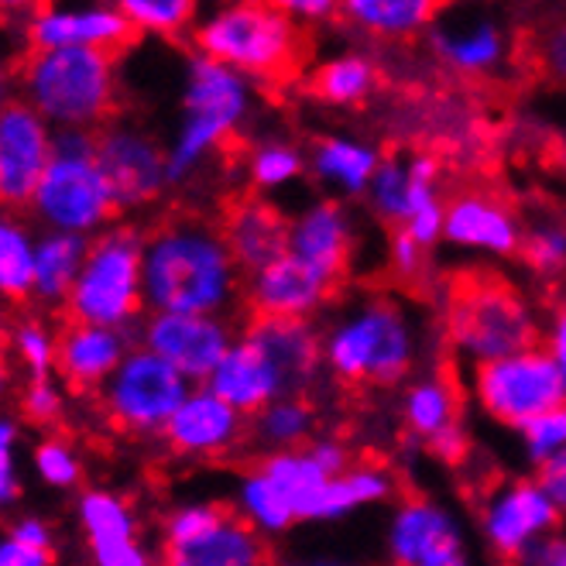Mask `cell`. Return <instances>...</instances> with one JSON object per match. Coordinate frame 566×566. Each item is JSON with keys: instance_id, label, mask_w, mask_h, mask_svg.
<instances>
[{"instance_id": "cell-46", "label": "cell", "mask_w": 566, "mask_h": 566, "mask_svg": "<svg viewBox=\"0 0 566 566\" xmlns=\"http://www.w3.org/2000/svg\"><path fill=\"white\" fill-rule=\"evenodd\" d=\"M21 412L35 426H52L62 412V395L49 378H31V385L21 395Z\"/></svg>"}, {"instance_id": "cell-21", "label": "cell", "mask_w": 566, "mask_h": 566, "mask_svg": "<svg viewBox=\"0 0 566 566\" xmlns=\"http://www.w3.org/2000/svg\"><path fill=\"white\" fill-rule=\"evenodd\" d=\"M289 254L313 264V269H319L337 285H347L350 254H354V234H350L347 210L340 203H333V199H323V203H313L306 213H298L292 220Z\"/></svg>"}, {"instance_id": "cell-48", "label": "cell", "mask_w": 566, "mask_h": 566, "mask_svg": "<svg viewBox=\"0 0 566 566\" xmlns=\"http://www.w3.org/2000/svg\"><path fill=\"white\" fill-rule=\"evenodd\" d=\"M388 248H391V269L402 282H422L426 275V264H422V248L409 238L406 227L388 230Z\"/></svg>"}, {"instance_id": "cell-40", "label": "cell", "mask_w": 566, "mask_h": 566, "mask_svg": "<svg viewBox=\"0 0 566 566\" xmlns=\"http://www.w3.org/2000/svg\"><path fill=\"white\" fill-rule=\"evenodd\" d=\"M518 254H522V261L528 264V269H536L543 275L563 272L566 269V227H559V223H536L522 238Z\"/></svg>"}, {"instance_id": "cell-16", "label": "cell", "mask_w": 566, "mask_h": 566, "mask_svg": "<svg viewBox=\"0 0 566 566\" xmlns=\"http://www.w3.org/2000/svg\"><path fill=\"white\" fill-rule=\"evenodd\" d=\"M556 522L559 512L553 509V502L536 481H512L502 491H491L484 509L488 543L509 566H515L536 546V536L549 532Z\"/></svg>"}, {"instance_id": "cell-8", "label": "cell", "mask_w": 566, "mask_h": 566, "mask_svg": "<svg viewBox=\"0 0 566 566\" xmlns=\"http://www.w3.org/2000/svg\"><path fill=\"white\" fill-rule=\"evenodd\" d=\"M474 395L494 422L522 429L543 412L566 406V381L556 368L553 354L536 347L515 357L478 364Z\"/></svg>"}, {"instance_id": "cell-32", "label": "cell", "mask_w": 566, "mask_h": 566, "mask_svg": "<svg viewBox=\"0 0 566 566\" xmlns=\"http://www.w3.org/2000/svg\"><path fill=\"white\" fill-rule=\"evenodd\" d=\"M340 11L354 21L378 31V35H412L416 28L437 21L443 4L429 0H347Z\"/></svg>"}, {"instance_id": "cell-24", "label": "cell", "mask_w": 566, "mask_h": 566, "mask_svg": "<svg viewBox=\"0 0 566 566\" xmlns=\"http://www.w3.org/2000/svg\"><path fill=\"white\" fill-rule=\"evenodd\" d=\"M165 566H272V549L258 528L234 512L186 546H165Z\"/></svg>"}, {"instance_id": "cell-30", "label": "cell", "mask_w": 566, "mask_h": 566, "mask_svg": "<svg viewBox=\"0 0 566 566\" xmlns=\"http://www.w3.org/2000/svg\"><path fill=\"white\" fill-rule=\"evenodd\" d=\"M381 158L364 148L357 142H344V138H323L313 148V172L319 179H329L333 186H340L347 192H360L368 189L375 172H378Z\"/></svg>"}, {"instance_id": "cell-42", "label": "cell", "mask_w": 566, "mask_h": 566, "mask_svg": "<svg viewBox=\"0 0 566 566\" xmlns=\"http://www.w3.org/2000/svg\"><path fill=\"white\" fill-rule=\"evenodd\" d=\"M14 350L24 368L31 371V378H49V371L55 368V357H59V340L42 323L28 319L14 329Z\"/></svg>"}, {"instance_id": "cell-11", "label": "cell", "mask_w": 566, "mask_h": 566, "mask_svg": "<svg viewBox=\"0 0 566 566\" xmlns=\"http://www.w3.org/2000/svg\"><path fill=\"white\" fill-rule=\"evenodd\" d=\"M96 165L104 172L117 210H138L148 207L169 186L165 172V151L155 145L151 135L130 124H104L96 130Z\"/></svg>"}, {"instance_id": "cell-47", "label": "cell", "mask_w": 566, "mask_h": 566, "mask_svg": "<svg viewBox=\"0 0 566 566\" xmlns=\"http://www.w3.org/2000/svg\"><path fill=\"white\" fill-rule=\"evenodd\" d=\"M14 450H18V426L14 419H0V509L14 505L21 494Z\"/></svg>"}, {"instance_id": "cell-15", "label": "cell", "mask_w": 566, "mask_h": 566, "mask_svg": "<svg viewBox=\"0 0 566 566\" xmlns=\"http://www.w3.org/2000/svg\"><path fill=\"white\" fill-rule=\"evenodd\" d=\"M344 285L326 279L313 264L285 254L269 264L264 272L248 279L244 306L248 316H285V319H310L323 303H329Z\"/></svg>"}, {"instance_id": "cell-39", "label": "cell", "mask_w": 566, "mask_h": 566, "mask_svg": "<svg viewBox=\"0 0 566 566\" xmlns=\"http://www.w3.org/2000/svg\"><path fill=\"white\" fill-rule=\"evenodd\" d=\"M248 169H251V182L258 189H272V186H282L303 172V155H298L292 145L264 142L251 151Z\"/></svg>"}, {"instance_id": "cell-35", "label": "cell", "mask_w": 566, "mask_h": 566, "mask_svg": "<svg viewBox=\"0 0 566 566\" xmlns=\"http://www.w3.org/2000/svg\"><path fill=\"white\" fill-rule=\"evenodd\" d=\"M80 522L90 543H120L135 539V515L111 491H86L80 497Z\"/></svg>"}, {"instance_id": "cell-52", "label": "cell", "mask_w": 566, "mask_h": 566, "mask_svg": "<svg viewBox=\"0 0 566 566\" xmlns=\"http://www.w3.org/2000/svg\"><path fill=\"white\" fill-rule=\"evenodd\" d=\"M515 566H566V539L559 536L539 539Z\"/></svg>"}, {"instance_id": "cell-57", "label": "cell", "mask_w": 566, "mask_h": 566, "mask_svg": "<svg viewBox=\"0 0 566 566\" xmlns=\"http://www.w3.org/2000/svg\"><path fill=\"white\" fill-rule=\"evenodd\" d=\"M549 165H553V172L566 182V145H563V142H556V145H553V151H549Z\"/></svg>"}, {"instance_id": "cell-51", "label": "cell", "mask_w": 566, "mask_h": 566, "mask_svg": "<svg viewBox=\"0 0 566 566\" xmlns=\"http://www.w3.org/2000/svg\"><path fill=\"white\" fill-rule=\"evenodd\" d=\"M0 566H55V556L52 549H35L8 536L0 539Z\"/></svg>"}, {"instance_id": "cell-49", "label": "cell", "mask_w": 566, "mask_h": 566, "mask_svg": "<svg viewBox=\"0 0 566 566\" xmlns=\"http://www.w3.org/2000/svg\"><path fill=\"white\" fill-rule=\"evenodd\" d=\"M96 566H151V556L142 549L138 539H120V543H90Z\"/></svg>"}, {"instance_id": "cell-43", "label": "cell", "mask_w": 566, "mask_h": 566, "mask_svg": "<svg viewBox=\"0 0 566 566\" xmlns=\"http://www.w3.org/2000/svg\"><path fill=\"white\" fill-rule=\"evenodd\" d=\"M227 515H230V505H220V502L186 505L165 522V546H186L199 536H207V532L217 528Z\"/></svg>"}, {"instance_id": "cell-6", "label": "cell", "mask_w": 566, "mask_h": 566, "mask_svg": "<svg viewBox=\"0 0 566 566\" xmlns=\"http://www.w3.org/2000/svg\"><path fill=\"white\" fill-rule=\"evenodd\" d=\"M182 107L186 117L179 127V138L169 148V155H165L169 186L186 182L207 155L234 148L238 127L248 114V83L230 65L196 55L189 62Z\"/></svg>"}, {"instance_id": "cell-10", "label": "cell", "mask_w": 566, "mask_h": 566, "mask_svg": "<svg viewBox=\"0 0 566 566\" xmlns=\"http://www.w3.org/2000/svg\"><path fill=\"white\" fill-rule=\"evenodd\" d=\"M189 395V381L161 360L148 347H135L111 381L99 388V402L111 422L124 432H155L165 429L169 419Z\"/></svg>"}, {"instance_id": "cell-20", "label": "cell", "mask_w": 566, "mask_h": 566, "mask_svg": "<svg viewBox=\"0 0 566 566\" xmlns=\"http://www.w3.org/2000/svg\"><path fill=\"white\" fill-rule=\"evenodd\" d=\"M130 354L127 329L65 323L59 333L55 368L73 391H99Z\"/></svg>"}, {"instance_id": "cell-29", "label": "cell", "mask_w": 566, "mask_h": 566, "mask_svg": "<svg viewBox=\"0 0 566 566\" xmlns=\"http://www.w3.org/2000/svg\"><path fill=\"white\" fill-rule=\"evenodd\" d=\"M432 49L437 55L463 73H488L502 62L505 39L497 35V28L481 21L471 28H440L432 31Z\"/></svg>"}, {"instance_id": "cell-25", "label": "cell", "mask_w": 566, "mask_h": 566, "mask_svg": "<svg viewBox=\"0 0 566 566\" xmlns=\"http://www.w3.org/2000/svg\"><path fill=\"white\" fill-rule=\"evenodd\" d=\"M457 539V528L443 509L426 497H406L391 525V556L395 566H419L432 549Z\"/></svg>"}, {"instance_id": "cell-28", "label": "cell", "mask_w": 566, "mask_h": 566, "mask_svg": "<svg viewBox=\"0 0 566 566\" xmlns=\"http://www.w3.org/2000/svg\"><path fill=\"white\" fill-rule=\"evenodd\" d=\"M35 238L31 230L11 217L0 213V298L4 303H28L35 298Z\"/></svg>"}, {"instance_id": "cell-33", "label": "cell", "mask_w": 566, "mask_h": 566, "mask_svg": "<svg viewBox=\"0 0 566 566\" xmlns=\"http://www.w3.org/2000/svg\"><path fill=\"white\" fill-rule=\"evenodd\" d=\"M388 491H391V474L381 468V463H371V468H350L347 474L333 478L326 484L323 502H319V518H340V515L354 512L357 505L381 502Z\"/></svg>"}, {"instance_id": "cell-26", "label": "cell", "mask_w": 566, "mask_h": 566, "mask_svg": "<svg viewBox=\"0 0 566 566\" xmlns=\"http://www.w3.org/2000/svg\"><path fill=\"white\" fill-rule=\"evenodd\" d=\"M90 241L73 234H45L35 244V298L45 306H65L83 261H86Z\"/></svg>"}, {"instance_id": "cell-37", "label": "cell", "mask_w": 566, "mask_h": 566, "mask_svg": "<svg viewBox=\"0 0 566 566\" xmlns=\"http://www.w3.org/2000/svg\"><path fill=\"white\" fill-rule=\"evenodd\" d=\"M241 505H244V518L254 528H264V532H282V528H289L295 522L285 494L258 468H251L244 484H241Z\"/></svg>"}, {"instance_id": "cell-14", "label": "cell", "mask_w": 566, "mask_h": 566, "mask_svg": "<svg viewBox=\"0 0 566 566\" xmlns=\"http://www.w3.org/2000/svg\"><path fill=\"white\" fill-rule=\"evenodd\" d=\"M220 234L234 254L238 269L251 279L264 272L269 264L289 254L292 241V220L269 199L254 192H241L220 210Z\"/></svg>"}, {"instance_id": "cell-55", "label": "cell", "mask_w": 566, "mask_h": 566, "mask_svg": "<svg viewBox=\"0 0 566 566\" xmlns=\"http://www.w3.org/2000/svg\"><path fill=\"white\" fill-rule=\"evenodd\" d=\"M292 18H303V21H323L326 14L340 11L337 4H326V0H289V4H282Z\"/></svg>"}, {"instance_id": "cell-18", "label": "cell", "mask_w": 566, "mask_h": 566, "mask_svg": "<svg viewBox=\"0 0 566 566\" xmlns=\"http://www.w3.org/2000/svg\"><path fill=\"white\" fill-rule=\"evenodd\" d=\"M138 28L120 8H45L28 21V39L35 52L49 49H99L120 52L135 42Z\"/></svg>"}, {"instance_id": "cell-5", "label": "cell", "mask_w": 566, "mask_h": 566, "mask_svg": "<svg viewBox=\"0 0 566 566\" xmlns=\"http://www.w3.org/2000/svg\"><path fill=\"white\" fill-rule=\"evenodd\" d=\"M323 357L344 385L391 388L412 371L416 337L402 306L371 295L329 329Z\"/></svg>"}, {"instance_id": "cell-59", "label": "cell", "mask_w": 566, "mask_h": 566, "mask_svg": "<svg viewBox=\"0 0 566 566\" xmlns=\"http://www.w3.org/2000/svg\"><path fill=\"white\" fill-rule=\"evenodd\" d=\"M11 388V368H8V357L0 354V395Z\"/></svg>"}, {"instance_id": "cell-12", "label": "cell", "mask_w": 566, "mask_h": 566, "mask_svg": "<svg viewBox=\"0 0 566 566\" xmlns=\"http://www.w3.org/2000/svg\"><path fill=\"white\" fill-rule=\"evenodd\" d=\"M49 161H52L49 120L14 96L8 107H0V213L31 207Z\"/></svg>"}, {"instance_id": "cell-2", "label": "cell", "mask_w": 566, "mask_h": 566, "mask_svg": "<svg viewBox=\"0 0 566 566\" xmlns=\"http://www.w3.org/2000/svg\"><path fill=\"white\" fill-rule=\"evenodd\" d=\"M443 329L450 347L478 364L536 350L543 340V329L515 282L478 264L443 279Z\"/></svg>"}, {"instance_id": "cell-45", "label": "cell", "mask_w": 566, "mask_h": 566, "mask_svg": "<svg viewBox=\"0 0 566 566\" xmlns=\"http://www.w3.org/2000/svg\"><path fill=\"white\" fill-rule=\"evenodd\" d=\"M35 471L52 488H73L80 481V460L70 443L49 437L35 447Z\"/></svg>"}, {"instance_id": "cell-31", "label": "cell", "mask_w": 566, "mask_h": 566, "mask_svg": "<svg viewBox=\"0 0 566 566\" xmlns=\"http://www.w3.org/2000/svg\"><path fill=\"white\" fill-rule=\"evenodd\" d=\"M306 86L323 104H360L364 96L375 93L378 70H375V62H368L364 55H340L333 62H323L319 70H313Z\"/></svg>"}, {"instance_id": "cell-22", "label": "cell", "mask_w": 566, "mask_h": 566, "mask_svg": "<svg viewBox=\"0 0 566 566\" xmlns=\"http://www.w3.org/2000/svg\"><path fill=\"white\" fill-rule=\"evenodd\" d=\"M443 234L463 248H484L494 254H518L522 230L505 199L491 192H457L443 203Z\"/></svg>"}, {"instance_id": "cell-58", "label": "cell", "mask_w": 566, "mask_h": 566, "mask_svg": "<svg viewBox=\"0 0 566 566\" xmlns=\"http://www.w3.org/2000/svg\"><path fill=\"white\" fill-rule=\"evenodd\" d=\"M14 80H18V76H14V73H8L4 65H0V107H8L11 99H14V96H11V90H14Z\"/></svg>"}, {"instance_id": "cell-27", "label": "cell", "mask_w": 566, "mask_h": 566, "mask_svg": "<svg viewBox=\"0 0 566 566\" xmlns=\"http://www.w3.org/2000/svg\"><path fill=\"white\" fill-rule=\"evenodd\" d=\"M406 422L426 443L460 426V381L453 378V368H440L437 378L419 381L406 395Z\"/></svg>"}, {"instance_id": "cell-17", "label": "cell", "mask_w": 566, "mask_h": 566, "mask_svg": "<svg viewBox=\"0 0 566 566\" xmlns=\"http://www.w3.org/2000/svg\"><path fill=\"white\" fill-rule=\"evenodd\" d=\"M244 340H251L275 368L285 398H306L316 381L323 344L310 319H285V316H251L244 323Z\"/></svg>"}, {"instance_id": "cell-50", "label": "cell", "mask_w": 566, "mask_h": 566, "mask_svg": "<svg viewBox=\"0 0 566 566\" xmlns=\"http://www.w3.org/2000/svg\"><path fill=\"white\" fill-rule=\"evenodd\" d=\"M536 484L543 488V494L549 497L556 512H566V450L539 463Z\"/></svg>"}, {"instance_id": "cell-23", "label": "cell", "mask_w": 566, "mask_h": 566, "mask_svg": "<svg viewBox=\"0 0 566 566\" xmlns=\"http://www.w3.org/2000/svg\"><path fill=\"white\" fill-rule=\"evenodd\" d=\"M210 391L241 416H258L272 402H279V398H285L269 357L244 337L220 360V368L210 378Z\"/></svg>"}, {"instance_id": "cell-36", "label": "cell", "mask_w": 566, "mask_h": 566, "mask_svg": "<svg viewBox=\"0 0 566 566\" xmlns=\"http://www.w3.org/2000/svg\"><path fill=\"white\" fill-rule=\"evenodd\" d=\"M368 189H371V210L378 213V220H385L388 230L406 227V217H409V161H402L398 155H385Z\"/></svg>"}, {"instance_id": "cell-38", "label": "cell", "mask_w": 566, "mask_h": 566, "mask_svg": "<svg viewBox=\"0 0 566 566\" xmlns=\"http://www.w3.org/2000/svg\"><path fill=\"white\" fill-rule=\"evenodd\" d=\"M120 14L138 31L176 35V31H182L192 21L196 8L189 4V0H124Z\"/></svg>"}, {"instance_id": "cell-56", "label": "cell", "mask_w": 566, "mask_h": 566, "mask_svg": "<svg viewBox=\"0 0 566 566\" xmlns=\"http://www.w3.org/2000/svg\"><path fill=\"white\" fill-rule=\"evenodd\" d=\"M419 566H468V556H463V546H460V536L443 543L440 549H432Z\"/></svg>"}, {"instance_id": "cell-3", "label": "cell", "mask_w": 566, "mask_h": 566, "mask_svg": "<svg viewBox=\"0 0 566 566\" xmlns=\"http://www.w3.org/2000/svg\"><path fill=\"white\" fill-rule=\"evenodd\" d=\"M199 55L269 83H289L306 73L313 35L282 4H234L207 18L192 35Z\"/></svg>"}, {"instance_id": "cell-9", "label": "cell", "mask_w": 566, "mask_h": 566, "mask_svg": "<svg viewBox=\"0 0 566 566\" xmlns=\"http://www.w3.org/2000/svg\"><path fill=\"white\" fill-rule=\"evenodd\" d=\"M31 210L49 227V234L73 238L104 234L107 223L120 213L117 199L96 165V155H52L42 186L31 199Z\"/></svg>"}, {"instance_id": "cell-53", "label": "cell", "mask_w": 566, "mask_h": 566, "mask_svg": "<svg viewBox=\"0 0 566 566\" xmlns=\"http://www.w3.org/2000/svg\"><path fill=\"white\" fill-rule=\"evenodd\" d=\"M11 536L24 546H35V549H52V528L42 522V518H21L14 528H11Z\"/></svg>"}, {"instance_id": "cell-54", "label": "cell", "mask_w": 566, "mask_h": 566, "mask_svg": "<svg viewBox=\"0 0 566 566\" xmlns=\"http://www.w3.org/2000/svg\"><path fill=\"white\" fill-rule=\"evenodd\" d=\"M549 354L566 381V303L556 306V319H553V333H549Z\"/></svg>"}, {"instance_id": "cell-4", "label": "cell", "mask_w": 566, "mask_h": 566, "mask_svg": "<svg viewBox=\"0 0 566 566\" xmlns=\"http://www.w3.org/2000/svg\"><path fill=\"white\" fill-rule=\"evenodd\" d=\"M18 86L24 104L49 127H104L117 104V55L99 49H31L18 70Z\"/></svg>"}, {"instance_id": "cell-1", "label": "cell", "mask_w": 566, "mask_h": 566, "mask_svg": "<svg viewBox=\"0 0 566 566\" xmlns=\"http://www.w3.org/2000/svg\"><path fill=\"white\" fill-rule=\"evenodd\" d=\"M145 306L155 313L217 316L238 292V261L220 223L199 213H169L145 238Z\"/></svg>"}, {"instance_id": "cell-34", "label": "cell", "mask_w": 566, "mask_h": 566, "mask_svg": "<svg viewBox=\"0 0 566 566\" xmlns=\"http://www.w3.org/2000/svg\"><path fill=\"white\" fill-rule=\"evenodd\" d=\"M313 406L310 398H279L264 412L254 416V440L264 447L295 450V443H306L313 432Z\"/></svg>"}, {"instance_id": "cell-44", "label": "cell", "mask_w": 566, "mask_h": 566, "mask_svg": "<svg viewBox=\"0 0 566 566\" xmlns=\"http://www.w3.org/2000/svg\"><path fill=\"white\" fill-rule=\"evenodd\" d=\"M518 432H522V440H525L528 457L536 460V463L556 457L559 450H566V406L543 412L539 419L525 422Z\"/></svg>"}, {"instance_id": "cell-60", "label": "cell", "mask_w": 566, "mask_h": 566, "mask_svg": "<svg viewBox=\"0 0 566 566\" xmlns=\"http://www.w3.org/2000/svg\"><path fill=\"white\" fill-rule=\"evenodd\" d=\"M310 566H333V563H310Z\"/></svg>"}, {"instance_id": "cell-41", "label": "cell", "mask_w": 566, "mask_h": 566, "mask_svg": "<svg viewBox=\"0 0 566 566\" xmlns=\"http://www.w3.org/2000/svg\"><path fill=\"white\" fill-rule=\"evenodd\" d=\"M522 49H525L532 73L549 76V80L566 86V18L536 31L532 42H525Z\"/></svg>"}, {"instance_id": "cell-13", "label": "cell", "mask_w": 566, "mask_h": 566, "mask_svg": "<svg viewBox=\"0 0 566 566\" xmlns=\"http://www.w3.org/2000/svg\"><path fill=\"white\" fill-rule=\"evenodd\" d=\"M234 344V333L220 316L151 313L142 329V347L169 360L186 381H210Z\"/></svg>"}, {"instance_id": "cell-19", "label": "cell", "mask_w": 566, "mask_h": 566, "mask_svg": "<svg viewBox=\"0 0 566 566\" xmlns=\"http://www.w3.org/2000/svg\"><path fill=\"white\" fill-rule=\"evenodd\" d=\"M161 432L169 447L182 457H220L248 437L241 412L230 409L210 388L189 391L179 412Z\"/></svg>"}, {"instance_id": "cell-7", "label": "cell", "mask_w": 566, "mask_h": 566, "mask_svg": "<svg viewBox=\"0 0 566 566\" xmlns=\"http://www.w3.org/2000/svg\"><path fill=\"white\" fill-rule=\"evenodd\" d=\"M145 238L135 227H107L90 241L83 272L65 298L70 323L127 329L145 310Z\"/></svg>"}]
</instances>
